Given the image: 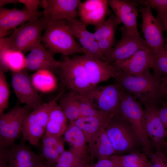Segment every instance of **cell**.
Here are the masks:
<instances>
[{
    "mask_svg": "<svg viewBox=\"0 0 167 167\" xmlns=\"http://www.w3.org/2000/svg\"><path fill=\"white\" fill-rule=\"evenodd\" d=\"M114 79L122 90L135 97L141 105L159 104L161 80L156 79L149 69L137 75L118 70Z\"/></svg>",
    "mask_w": 167,
    "mask_h": 167,
    "instance_id": "6da1fadb",
    "label": "cell"
},
{
    "mask_svg": "<svg viewBox=\"0 0 167 167\" xmlns=\"http://www.w3.org/2000/svg\"><path fill=\"white\" fill-rule=\"evenodd\" d=\"M41 41L53 54L59 53L67 56L76 54H88L87 51L75 40L66 19L48 22Z\"/></svg>",
    "mask_w": 167,
    "mask_h": 167,
    "instance_id": "7a4b0ae2",
    "label": "cell"
},
{
    "mask_svg": "<svg viewBox=\"0 0 167 167\" xmlns=\"http://www.w3.org/2000/svg\"><path fill=\"white\" fill-rule=\"evenodd\" d=\"M107 136L116 155L139 152L141 143L128 121L120 113L114 115L105 128Z\"/></svg>",
    "mask_w": 167,
    "mask_h": 167,
    "instance_id": "3957f363",
    "label": "cell"
},
{
    "mask_svg": "<svg viewBox=\"0 0 167 167\" xmlns=\"http://www.w3.org/2000/svg\"><path fill=\"white\" fill-rule=\"evenodd\" d=\"M47 23L43 15L28 21L15 29L9 37L0 38V43L23 54L30 51L37 42H41V33Z\"/></svg>",
    "mask_w": 167,
    "mask_h": 167,
    "instance_id": "277c9868",
    "label": "cell"
},
{
    "mask_svg": "<svg viewBox=\"0 0 167 167\" xmlns=\"http://www.w3.org/2000/svg\"><path fill=\"white\" fill-rule=\"evenodd\" d=\"M122 89L117 83L92 87L84 96L95 109L111 118L118 113Z\"/></svg>",
    "mask_w": 167,
    "mask_h": 167,
    "instance_id": "5b68a950",
    "label": "cell"
},
{
    "mask_svg": "<svg viewBox=\"0 0 167 167\" xmlns=\"http://www.w3.org/2000/svg\"><path fill=\"white\" fill-rule=\"evenodd\" d=\"M64 86L84 96L92 87L85 68L76 56L61 62L58 70Z\"/></svg>",
    "mask_w": 167,
    "mask_h": 167,
    "instance_id": "8992f818",
    "label": "cell"
},
{
    "mask_svg": "<svg viewBox=\"0 0 167 167\" xmlns=\"http://www.w3.org/2000/svg\"><path fill=\"white\" fill-rule=\"evenodd\" d=\"M121 30V38L105 56V62L108 64L125 60L140 50L151 48L140 35L129 34L124 26Z\"/></svg>",
    "mask_w": 167,
    "mask_h": 167,
    "instance_id": "52a82bcc",
    "label": "cell"
},
{
    "mask_svg": "<svg viewBox=\"0 0 167 167\" xmlns=\"http://www.w3.org/2000/svg\"><path fill=\"white\" fill-rule=\"evenodd\" d=\"M11 72L12 86L19 101L33 110L42 104L41 98L26 70Z\"/></svg>",
    "mask_w": 167,
    "mask_h": 167,
    "instance_id": "ba28073f",
    "label": "cell"
},
{
    "mask_svg": "<svg viewBox=\"0 0 167 167\" xmlns=\"http://www.w3.org/2000/svg\"><path fill=\"white\" fill-rule=\"evenodd\" d=\"M139 10L142 17V31L148 45L153 49L165 48L163 33L166 29L160 17L155 18L148 6H140Z\"/></svg>",
    "mask_w": 167,
    "mask_h": 167,
    "instance_id": "9c48e42d",
    "label": "cell"
},
{
    "mask_svg": "<svg viewBox=\"0 0 167 167\" xmlns=\"http://www.w3.org/2000/svg\"><path fill=\"white\" fill-rule=\"evenodd\" d=\"M144 107V123L146 132L156 151L163 152L166 142L165 129L159 116V107L154 104Z\"/></svg>",
    "mask_w": 167,
    "mask_h": 167,
    "instance_id": "30bf717a",
    "label": "cell"
},
{
    "mask_svg": "<svg viewBox=\"0 0 167 167\" xmlns=\"http://www.w3.org/2000/svg\"><path fill=\"white\" fill-rule=\"evenodd\" d=\"M84 66L92 87L115 78L118 70L105 61L87 54L76 56Z\"/></svg>",
    "mask_w": 167,
    "mask_h": 167,
    "instance_id": "8fae6325",
    "label": "cell"
},
{
    "mask_svg": "<svg viewBox=\"0 0 167 167\" xmlns=\"http://www.w3.org/2000/svg\"><path fill=\"white\" fill-rule=\"evenodd\" d=\"M43 16L48 22L61 19H77L80 0H43Z\"/></svg>",
    "mask_w": 167,
    "mask_h": 167,
    "instance_id": "7c38bea8",
    "label": "cell"
},
{
    "mask_svg": "<svg viewBox=\"0 0 167 167\" xmlns=\"http://www.w3.org/2000/svg\"><path fill=\"white\" fill-rule=\"evenodd\" d=\"M30 51L25 58L24 70L37 72H52L58 70L61 62L56 61L53 54L46 50L40 41L37 42Z\"/></svg>",
    "mask_w": 167,
    "mask_h": 167,
    "instance_id": "4fadbf2b",
    "label": "cell"
},
{
    "mask_svg": "<svg viewBox=\"0 0 167 167\" xmlns=\"http://www.w3.org/2000/svg\"><path fill=\"white\" fill-rule=\"evenodd\" d=\"M6 148L8 167H38L44 158L42 155L34 152L23 142Z\"/></svg>",
    "mask_w": 167,
    "mask_h": 167,
    "instance_id": "5bb4252c",
    "label": "cell"
},
{
    "mask_svg": "<svg viewBox=\"0 0 167 167\" xmlns=\"http://www.w3.org/2000/svg\"><path fill=\"white\" fill-rule=\"evenodd\" d=\"M154 58L153 49L150 48L137 51L128 59L110 64L128 74L140 75L152 68Z\"/></svg>",
    "mask_w": 167,
    "mask_h": 167,
    "instance_id": "9a60e30c",
    "label": "cell"
},
{
    "mask_svg": "<svg viewBox=\"0 0 167 167\" xmlns=\"http://www.w3.org/2000/svg\"><path fill=\"white\" fill-rule=\"evenodd\" d=\"M108 2L116 16L124 24L127 33L140 35L137 28L138 2L122 0H109Z\"/></svg>",
    "mask_w": 167,
    "mask_h": 167,
    "instance_id": "2e32d148",
    "label": "cell"
},
{
    "mask_svg": "<svg viewBox=\"0 0 167 167\" xmlns=\"http://www.w3.org/2000/svg\"><path fill=\"white\" fill-rule=\"evenodd\" d=\"M107 0H87L78 7L80 21L86 26L91 25L98 28L105 20L108 11Z\"/></svg>",
    "mask_w": 167,
    "mask_h": 167,
    "instance_id": "e0dca14e",
    "label": "cell"
},
{
    "mask_svg": "<svg viewBox=\"0 0 167 167\" xmlns=\"http://www.w3.org/2000/svg\"><path fill=\"white\" fill-rule=\"evenodd\" d=\"M44 15L43 11L35 13L29 12L24 6L22 10L16 8H0V30H9L22 25L30 20L39 18Z\"/></svg>",
    "mask_w": 167,
    "mask_h": 167,
    "instance_id": "ac0fdd59",
    "label": "cell"
},
{
    "mask_svg": "<svg viewBox=\"0 0 167 167\" xmlns=\"http://www.w3.org/2000/svg\"><path fill=\"white\" fill-rule=\"evenodd\" d=\"M110 119L107 117L91 116L81 117L73 121L84 134L90 154L98 135L103 128H105Z\"/></svg>",
    "mask_w": 167,
    "mask_h": 167,
    "instance_id": "d6986e66",
    "label": "cell"
},
{
    "mask_svg": "<svg viewBox=\"0 0 167 167\" xmlns=\"http://www.w3.org/2000/svg\"><path fill=\"white\" fill-rule=\"evenodd\" d=\"M57 97L54 99L45 133L61 137L66 128L68 119L62 109L57 103Z\"/></svg>",
    "mask_w": 167,
    "mask_h": 167,
    "instance_id": "ffe728a7",
    "label": "cell"
},
{
    "mask_svg": "<svg viewBox=\"0 0 167 167\" xmlns=\"http://www.w3.org/2000/svg\"><path fill=\"white\" fill-rule=\"evenodd\" d=\"M0 63L4 72L20 71L25 69V58L22 53L0 43Z\"/></svg>",
    "mask_w": 167,
    "mask_h": 167,
    "instance_id": "44dd1931",
    "label": "cell"
},
{
    "mask_svg": "<svg viewBox=\"0 0 167 167\" xmlns=\"http://www.w3.org/2000/svg\"><path fill=\"white\" fill-rule=\"evenodd\" d=\"M31 109L26 105L24 107L19 106L17 110L8 122L6 140L4 146L2 147L9 148L15 144V140L19 137L22 132L24 119L30 113Z\"/></svg>",
    "mask_w": 167,
    "mask_h": 167,
    "instance_id": "7402d4cb",
    "label": "cell"
},
{
    "mask_svg": "<svg viewBox=\"0 0 167 167\" xmlns=\"http://www.w3.org/2000/svg\"><path fill=\"white\" fill-rule=\"evenodd\" d=\"M63 135L65 141L70 145V148L82 154L90 156L88 155V147L85 137L73 121H70L67 125Z\"/></svg>",
    "mask_w": 167,
    "mask_h": 167,
    "instance_id": "603a6c76",
    "label": "cell"
},
{
    "mask_svg": "<svg viewBox=\"0 0 167 167\" xmlns=\"http://www.w3.org/2000/svg\"><path fill=\"white\" fill-rule=\"evenodd\" d=\"M69 29L81 46L88 52L93 50L96 44L94 33L88 31L86 26L77 19H66Z\"/></svg>",
    "mask_w": 167,
    "mask_h": 167,
    "instance_id": "cb8c5ba5",
    "label": "cell"
},
{
    "mask_svg": "<svg viewBox=\"0 0 167 167\" xmlns=\"http://www.w3.org/2000/svg\"><path fill=\"white\" fill-rule=\"evenodd\" d=\"M116 155L105 132L103 128L98 135L94 143L93 149L90 155L92 160L96 158L97 161L110 158Z\"/></svg>",
    "mask_w": 167,
    "mask_h": 167,
    "instance_id": "d4e9b609",
    "label": "cell"
},
{
    "mask_svg": "<svg viewBox=\"0 0 167 167\" xmlns=\"http://www.w3.org/2000/svg\"><path fill=\"white\" fill-rule=\"evenodd\" d=\"M90 156L85 155L70 148L60 155L54 167H76L85 164H90Z\"/></svg>",
    "mask_w": 167,
    "mask_h": 167,
    "instance_id": "484cf974",
    "label": "cell"
},
{
    "mask_svg": "<svg viewBox=\"0 0 167 167\" xmlns=\"http://www.w3.org/2000/svg\"><path fill=\"white\" fill-rule=\"evenodd\" d=\"M59 105L70 121H74L81 118L78 106L74 97L73 91L70 90L62 94Z\"/></svg>",
    "mask_w": 167,
    "mask_h": 167,
    "instance_id": "4316f807",
    "label": "cell"
},
{
    "mask_svg": "<svg viewBox=\"0 0 167 167\" xmlns=\"http://www.w3.org/2000/svg\"><path fill=\"white\" fill-rule=\"evenodd\" d=\"M53 101L54 99L49 102L43 103L33 110L26 116L23 122L34 123L46 128Z\"/></svg>",
    "mask_w": 167,
    "mask_h": 167,
    "instance_id": "83f0119b",
    "label": "cell"
},
{
    "mask_svg": "<svg viewBox=\"0 0 167 167\" xmlns=\"http://www.w3.org/2000/svg\"><path fill=\"white\" fill-rule=\"evenodd\" d=\"M121 23L115 15H110L93 33L96 41L104 39L115 40L116 30Z\"/></svg>",
    "mask_w": 167,
    "mask_h": 167,
    "instance_id": "f1b7e54d",
    "label": "cell"
},
{
    "mask_svg": "<svg viewBox=\"0 0 167 167\" xmlns=\"http://www.w3.org/2000/svg\"><path fill=\"white\" fill-rule=\"evenodd\" d=\"M119 167H151V163L145 153L133 152L118 155Z\"/></svg>",
    "mask_w": 167,
    "mask_h": 167,
    "instance_id": "f546056e",
    "label": "cell"
},
{
    "mask_svg": "<svg viewBox=\"0 0 167 167\" xmlns=\"http://www.w3.org/2000/svg\"><path fill=\"white\" fill-rule=\"evenodd\" d=\"M153 75L156 79L160 81L162 78L167 76V51L162 48L153 49Z\"/></svg>",
    "mask_w": 167,
    "mask_h": 167,
    "instance_id": "4dcf8cb0",
    "label": "cell"
},
{
    "mask_svg": "<svg viewBox=\"0 0 167 167\" xmlns=\"http://www.w3.org/2000/svg\"><path fill=\"white\" fill-rule=\"evenodd\" d=\"M74 97L81 117L91 116L109 117L95 109L84 96L74 91Z\"/></svg>",
    "mask_w": 167,
    "mask_h": 167,
    "instance_id": "1f68e13d",
    "label": "cell"
},
{
    "mask_svg": "<svg viewBox=\"0 0 167 167\" xmlns=\"http://www.w3.org/2000/svg\"><path fill=\"white\" fill-rule=\"evenodd\" d=\"M10 94L9 86L4 71L0 68V114L8 108Z\"/></svg>",
    "mask_w": 167,
    "mask_h": 167,
    "instance_id": "d6a6232c",
    "label": "cell"
},
{
    "mask_svg": "<svg viewBox=\"0 0 167 167\" xmlns=\"http://www.w3.org/2000/svg\"><path fill=\"white\" fill-rule=\"evenodd\" d=\"M19 105L15 106L5 113L0 114V146H4L7 138L8 123L17 110Z\"/></svg>",
    "mask_w": 167,
    "mask_h": 167,
    "instance_id": "836d02e7",
    "label": "cell"
},
{
    "mask_svg": "<svg viewBox=\"0 0 167 167\" xmlns=\"http://www.w3.org/2000/svg\"><path fill=\"white\" fill-rule=\"evenodd\" d=\"M42 145L49 147L61 155L65 150L64 139L46 134L42 138Z\"/></svg>",
    "mask_w": 167,
    "mask_h": 167,
    "instance_id": "e575fe53",
    "label": "cell"
},
{
    "mask_svg": "<svg viewBox=\"0 0 167 167\" xmlns=\"http://www.w3.org/2000/svg\"><path fill=\"white\" fill-rule=\"evenodd\" d=\"M138 2L143 6H148L155 9L158 15L167 13V0H139Z\"/></svg>",
    "mask_w": 167,
    "mask_h": 167,
    "instance_id": "d590c367",
    "label": "cell"
},
{
    "mask_svg": "<svg viewBox=\"0 0 167 167\" xmlns=\"http://www.w3.org/2000/svg\"><path fill=\"white\" fill-rule=\"evenodd\" d=\"M151 167H167V157L162 151L152 152L148 155Z\"/></svg>",
    "mask_w": 167,
    "mask_h": 167,
    "instance_id": "8d00e7d4",
    "label": "cell"
},
{
    "mask_svg": "<svg viewBox=\"0 0 167 167\" xmlns=\"http://www.w3.org/2000/svg\"><path fill=\"white\" fill-rule=\"evenodd\" d=\"M91 167H119L118 155H113L110 158L97 161L91 164Z\"/></svg>",
    "mask_w": 167,
    "mask_h": 167,
    "instance_id": "74e56055",
    "label": "cell"
},
{
    "mask_svg": "<svg viewBox=\"0 0 167 167\" xmlns=\"http://www.w3.org/2000/svg\"><path fill=\"white\" fill-rule=\"evenodd\" d=\"M167 103V76L161 79L159 104Z\"/></svg>",
    "mask_w": 167,
    "mask_h": 167,
    "instance_id": "f35d334b",
    "label": "cell"
},
{
    "mask_svg": "<svg viewBox=\"0 0 167 167\" xmlns=\"http://www.w3.org/2000/svg\"><path fill=\"white\" fill-rule=\"evenodd\" d=\"M19 2L24 5L32 13H35L39 11L37 10L39 5L41 1L38 0H19Z\"/></svg>",
    "mask_w": 167,
    "mask_h": 167,
    "instance_id": "ab89813d",
    "label": "cell"
},
{
    "mask_svg": "<svg viewBox=\"0 0 167 167\" xmlns=\"http://www.w3.org/2000/svg\"><path fill=\"white\" fill-rule=\"evenodd\" d=\"M162 106L158 108V113L165 129L166 138H167V103H163Z\"/></svg>",
    "mask_w": 167,
    "mask_h": 167,
    "instance_id": "60d3db41",
    "label": "cell"
},
{
    "mask_svg": "<svg viewBox=\"0 0 167 167\" xmlns=\"http://www.w3.org/2000/svg\"><path fill=\"white\" fill-rule=\"evenodd\" d=\"M158 15L161 19L167 31V13L159 15ZM165 49L167 51V38L166 39V43L165 45Z\"/></svg>",
    "mask_w": 167,
    "mask_h": 167,
    "instance_id": "b9f144b4",
    "label": "cell"
},
{
    "mask_svg": "<svg viewBox=\"0 0 167 167\" xmlns=\"http://www.w3.org/2000/svg\"><path fill=\"white\" fill-rule=\"evenodd\" d=\"M19 2V0H0V6L2 7L4 5L10 3H16Z\"/></svg>",
    "mask_w": 167,
    "mask_h": 167,
    "instance_id": "7bdbcfd3",
    "label": "cell"
},
{
    "mask_svg": "<svg viewBox=\"0 0 167 167\" xmlns=\"http://www.w3.org/2000/svg\"><path fill=\"white\" fill-rule=\"evenodd\" d=\"M38 167H51L44 159L43 162Z\"/></svg>",
    "mask_w": 167,
    "mask_h": 167,
    "instance_id": "ee69618b",
    "label": "cell"
},
{
    "mask_svg": "<svg viewBox=\"0 0 167 167\" xmlns=\"http://www.w3.org/2000/svg\"><path fill=\"white\" fill-rule=\"evenodd\" d=\"M91 164H85L79 165L76 167H91Z\"/></svg>",
    "mask_w": 167,
    "mask_h": 167,
    "instance_id": "f6af8a7d",
    "label": "cell"
},
{
    "mask_svg": "<svg viewBox=\"0 0 167 167\" xmlns=\"http://www.w3.org/2000/svg\"><path fill=\"white\" fill-rule=\"evenodd\" d=\"M164 148L167 152V141L165 142L164 144Z\"/></svg>",
    "mask_w": 167,
    "mask_h": 167,
    "instance_id": "bcb514c9",
    "label": "cell"
}]
</instances>
